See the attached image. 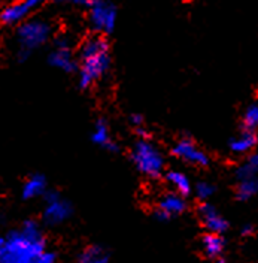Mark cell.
<instances>
[{"instance_id": "cell-10", "label": "cell", "mask_w": 258, "mask_h": 263, "mask_svg": "<svg viewBox=\"0 0 258 263\" xmlns=\"http://www.w3.org/2000/svg\"><path fill=\"white\" fill-rule=\"evenodd\" d=\"M199 217L203 223V226L208 229V233H216L223 235L228 229V221L218 213V210L209 203V202H202L199 206Z\"/></svg>"}, {"instance_id": "cell-20", "label": "cell", "mask_w": 258, "mask_h": 263, "mask_svg": "<svg viewBox=\"0 0 258 263\" xmlns=\"http://www.w3.org/2000/svg\"><path fill=\"white\" fill-rule=\"evenodd\" d=\"M243 130H258V105H249L242 118Z\"/></svg>"}, {"instance_id": "cell-8", "label": "cell", "mask_w": 258, "mask_h": 263, "mask_svg": "<svg viewBox=\"0 0 258 263\" xmlns=\"http://www.w3.org/2000/svg\"><path fill=\"white\" fill-rule=\"evenodd\" d=\"M41 2L39 0H23L6 5L0 12V21L5 26H21L36 9H39Z\"/></svg>"}, {"instance_id": "cell-17", "label": "cell", "mask_w": 258, "mask_h": 263, "mask_svg": "<svg viewBox=\"0 0 258 263\" xmlns=\"http://www.w3.org/2000/svg\"><path fill=\"white\" fill-rule=\"evenodd\" d=\"M164 177H166V181L176 190L177 195L187 197L193 192L191 181H190V178L184 172L176 171V169H170V171H167L164 174Z\"/></svg>"}, {"instance_id": "cell-18", "label": "cell", "mask_w": 258, "mask_h": 263, "mask_svg": "<svg viewBox=\"0 0 258 263\" xmlns=\"http://www.w3.org/2000/svg\"><path fill=\"white\" fill-rule=\"evenodd\" d=\"M258 174V154H252L248 157V160L243 164H241L236 169V180L237 182L245 180H251V178H257Z\"/></svg>"}, {"instance_id": "cell-19", "label": "cell", "mask_w": 258, "mask_h": 263, "mask_svg": "<svg viewBox=\"0 0 258 263\" xmlns=\"http://www.w3.org/2000/svg\"><path fill=\"white\" fill-rule=\"evenodd\" d=\"M258 193V178H251L237 182L236 187V199L241 202H246Z\"/></svg>"}, {"instance_id": "cell-6", "label": "cell", "mask_w": 258, "mask_h": 263, "mask_svg": "<svg viewBox=\"0 0 258 263\" xmlns=\"http://www.w3.org/2000/svg\"><path fill=\"white\" fill-rule=\"evenodd\" d=\"M116 6L109 2L94 0L91 8L88 9V21L91 29L97 34L108 36L115 30L116 26Z\"/></svg>"}, {"instance_id": "cell-25", "label": "cell", "mask_w": 258, "mask_h": 263, "mask_svg": "<svg viewBox=\"0 0 258 263\" xmlns=\"http://www.w3.org/2000/svg\"><path fill=\"white\" fill-rule=\"evenodd\" d=\"M213 263H227L223 257H220V259H216V260H213Z\"/></svg>"}, {"instance_id": "cell-15", "label": "cell", "mask_w": 258, "mask_h": 263, "mask_svg": "<svg viewBox=\"0 0 258 263\" xmlns=\"http://www.w3.org/2000/svg\"><path fill=\"white\" fill-rule=\"evenodd\" d=\"M226 250V239L223 235H216V233H206L202 238V251L206 257L209 259H220L221 254Z\"/></svg>"}, {"instance_id": "cell-7", "label": "cell", "mask_w": 258, "mask_h": 263, "mask_svg": "<svg viewBox=\"0 0 258 263\" xmlns=\"http://www.w3.org/2000/svg\"><path fill=\"white\" fill-rule=\"evenodd\" d=\"M48 63L55 69H60L66 73H78L80 62L75 59L69 39L66 36H58L54 39V49L49 52Z\"/></svg>"}, {"instance_id": "cell-13", "label": "cell", "mask_w": 258, "mask_h": 263, "mask_svg": "<svg viewBox=\"0 0 258 263\" xmlns=\"http://www.w3.org/2000/svg\"><path fill=\"white\" fill-rule=\"evenodd\" d=\"M258 144V135L257 132L243 130L234 136L233 139H230L228 148L233 154H246L249 151H252L257 147Z\"/></svg>"}, {"instance_id": "cell-21", "label": "cell", "mask_w": 258, "mask_h": 263, "mask_svg": "<svg viewBox=\"0 0 258 263\" xmlns=\"http://www.w3.org/2000/svg\"><path fill=\"white\" fill-rule=\"evenodd\" d=\"M194 192H195V196L200 200L208 202V199H210L215 193V185L209 181H199L194 187Z\"/></svg>"}, {"instance_id": "cell-9", "label": "cell", "mask_w": 258, "mask_h": 263, "mask_svg": "<svg viewBox=\"0 0 258 263\" xmlns=\"http://www.w3.org/2000/svg\"><path fill=\"white\" fill-rule=\"evenodd\" d=\"M172 153L179 160L197 167H206L210 163L209 156L197 147L191 138H181L172 148Z\"/></svg>"}, {"instance_id": "cell-23", "label": "cell", "mask_w": 258, "mask_h": 263, "mask_svg": "<svg viewBox=\"0 0 258 263\" xmlns=\"http://www.w3.org/2000/svg\"><path fill=\"white\" fill-rule=\"evenodd\" d=\"M39 263H57V254H55L54 251L47 250V251L41 256Z\"/></svg>"}, {"instance_id": "cell-14", "label": "cell", "mask_w": 258, "mask_h": 263, "mask_svg": "<svg viewBox=\"0 0 258 263\" xmlns=\"http://www.w3.org/2000/svg\"><path fill=\"white\" fill-rule=\"evenodd\" d=\"M157 208L162 210L163 213L167 214L170 218L176 217V215H181L187 210L185 197L177 195V193H166L164 196L160 197Z\"/></svg>"}, {"instance_id": "cell-16", "label": "cell", "mask_w": 258, "mask_h": 263, "mask_svg": "<svg viewBox=\"0 0 258 263\" xmlns=\"http://www.w3.org/2000/svg\"><path fill=\"white\" fill-rule=\"evenodd\" d=\"M111 253L108 248L103 246H93L85 247L78 256V263H109Z\"/></svg>"}, {"instance_id": "cell-11", "label": "cell", "mask_w": 258, "mask_h": 263, "mask_svg": "<svg viewBox=\"0 0 258 263\" xmlns=\"http://www.w3.org/2000/svg\"><path fill=\"white\" fill-rule=\"evenodd\" d=\"M48 192V182L42 174L29 175L21 187V197L24 200H32L36 197H44Z\"/></svg>"}, {"instance_id": "cell-22", "label": "cell", "mask_w": 258, "mask_h": 263, "mask_svg": "<svg viewBox=\"0 0 258 263\" xmlns=\"http://www.w3.org/2000/svg\"><path fill=\"white\" fill-rule=\"evenodd\" d=\"M144 115L142 114H131L130 115V124L134 127V129H139V127H144Z\"/></svg>"}, {"instance_id": "cell-3", "label": "cell", "mask_w": 258, "mask_h": 263, "mask_svg": "<svg viewBox=\"0 0 258 263\" xmlns=\"http://www.w3.org/2000/svg\"><path fill=\"white\" fill-rule=\"evenodd\" d=\"M134 167L148 178H160L164 174V156L149 139H137L130 151Z\"/></svg>"}, {"instance_id": "cell-2", "label": "cell", "mask_w": 258, "mask_h": 263, "mask_svg": "<svg viewBox=\"0 0 258 263\" xmlns=\"http://www.w3.org/2000/svg\"><path fill=\"white\" fill-rule=\"evenodd\" d=\"M109 41L103 34H91L80 47L78 52V87L81 90L90 88L94 82L100 81L111 69Z\"/></svg>"}, {"instance_id": "cell-24", "label": "cell", "mask_w": 258, "mask_h": 263, "mask_svg": "<svg viewBox=\"0 0 258 263\" xmlns=\"http://www.w3.org/2000/svg\"><path fill=\"white\" fill-rule=\"evenodd\" d=\"M254 226L252 224H245L241 230V235L242 236H251V235H254Z\"/></svg>"}, {"instance_id": "cell-12", "label": "cell", "mask_w": 258, "mask_h": 263, "mask_svg": "<svg viewBox=\"0 0 258 263\" xmlns=\"http://www.w3.org/2000/svg\"><path fill=\"white\" fill-rule=\"evenodd\" d=\"M90 139H91L93 144L105 148L109 153H118V149H120L118 145H116V142H113L112 139H111L109 126H108L106 120H103V118H98L96 123H94V129L91 132Z\"/></svg>"}, {"instance_id": "cell-5", "label": "cell", "mask_w": 258, "mask_h": 263, "mask_svg": "<svg viewBox=\"0 0 258 263\" xmlns=\"http://www.w3.org/2000/svg\"><path fill=\"white\" fill-rule=\"evenodd\" d=\"M44 211H42V221L47 226H58L67 221L73 215L72 203L62 197L57 190H48L44 196Z\"/></svg>"}, {"instance_id": "cell-1", "label": "cell", "mask_w": 258, "mask_h": 263, "mask_svg": "<svg viewBox=\"0 0 258 263\" xmlns=\"http://www.w3.org/2000/svg\"><path fill=\"white\" fill-rule=\"evenodd\" d=\"M47 251L41 224L27 218L18 229L9 230L0 241V263H39Z\"/></svg>"}, {"instance_id": "cell-4", "label": "cell", "mask_w": 258, "mask_h": 263, "mask_svg": "<svg viewBox=\"0 0 258 263\" xmlns=\"http://www.w3.org/2000/svg\"><path fill=\"white\" fill-rule=\"evenodd\" d=\"M51 33H52V26L47 20L30 18L16 27L15 34L18 49L33 52L34 49L45 45L48 42Z\"/></svg>"}]
</instances>
